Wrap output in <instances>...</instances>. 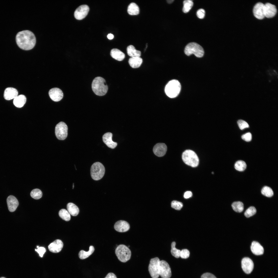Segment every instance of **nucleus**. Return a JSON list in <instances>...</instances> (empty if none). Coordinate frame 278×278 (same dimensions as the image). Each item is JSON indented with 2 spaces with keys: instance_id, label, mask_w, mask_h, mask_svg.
<instances>
[{
  "instance_id": "46",
  "label": "nucleus",
  "mask_w": 278,
  "mask_h": 278,
  "mask_svg": "<svg viewBox=\"0 0 278 278\" xmlns=\"http://www.w3.org/2000/svg\"><path fill=\"white\" fill-rule=\"evenodd\" d=\"M105 278H117L116 275L112 273H108Z\"/></svg>"
},
{
  "instance_id": "41",
  "label": "nucleus",
  "mask_w": 278,
  "mask_h": 278,
  "mask_svg": "<svg viewBox=\"0 0 278 278\" xmlns=\"http://www.w3.org/2000/svg\"><path fill=\"white\" fill-rule=\"evenodd\" d=\"M241 138L246 141H250L252 139L251 134L250 132L247 133L242 135L241 136Z\"/></svg>"
},
{
  "instance_id": "3",
  "label": "nucleus",
  "mask_w": 278,
  "mask_h": 278,
  "mask_svg": "<svg viewBox=\"0 0 278 278\" xmlns=\"http://www.w3.org/2000/svg\"><path fill=\"white\" fill-rule=\"evenodd\" d=\"M181 89V85L179 82L176 80L170 81L166 84L165 88V92L169 97L173 98L177 97L179 94Z\"/></svg>"
},
{
  "instance_id": "37",
  "label": "nucleus",
  "mask_w": 278,
  "mask_h": 278,
  "mask_svg": "<svg viewBox=\"0 0 278 278\" xmlns=\"http://www.w3.org/2000/svg\"><path fill=\"white\" fill-rule=\"evenodd\" d=\"M256 210L255 207L251 206L248 208L244 213V215L247 218H249L254 215L256 213Z\"/></svg>"
},
{
  "instance_id": "1",
  "label": "nucleus",
  "mask_w": 278,
  "mask_h": 278,
  "mask_svg": "<svg viewBox=\"0 0 278 278\" xmlns=\"http://www.w3.org/2000/svg\"><path fill=\"white\" fill-rule=\"evenodd\" d=\"M17 45L21 49L29 50L35 46L36 40L33 33L28 30H25L18 32L16 37Z\"/></svg>"
},
{
  "instance_id": "34",
  "label": "nucleus",
  "mask_w": 278,
  "mask_h": 278,
  "mask_svg": "<svg viewBox=\"0 0 278 278\" xmlns=\"http://www.w3.org/2000/svg\"><path fill=\"white\" fill-rule=\"evenodd\" d=\"M261 193L263 195L268 197L272 196L274 193L272 189L268 186H265L261 190Z\"/></svg>"
},
{
  "instance_id": "32",
  "label": "nucleus",
  "mask_w": 278,
  "mask_h": 278,
  "mask_svg": "<svg viewBox=\"0 0 278 278\" xmlns=\"http://www.w3.org/2000/svg\"><path fill=\"white\" fill-rule=\"evenodd\" d=\"M59 215L61 218L66 221H68L71 219L70 213L65 209H62L60 210L59 212Z\"/></svg>"
},
{
  "instance_id": "29",
  "label": "nucleus",
  "mask_w": 278,
  "mask_h": 278,
  "mask_svg": "<svg viewBox=\"0 0 278 278\" xmlns=\"http://www.w3.org/2000/svg\"><path fill=\"white\" fill-rule=\"evenodd\" d=\"M94 248L92 246H90L89 251L86 252L83 250H81L79 254V256L80 259H85L88 257L94 252Z\"/></svg>"
},
{
  "instance_id": "40",
  "label": "nucleus",
  "mask_w": 278,
  "mask_h": 278,
  "mask_svg": "<svg viewBox=\"0 0 278 278\" xmlns=\"http://www.w3.org/2000/svg\"><path fill=\"white\" fill-rule=\"evenodd\" d=\"M190 252L186 249H184L181 251L180 257L182 258L186 259L189 256Z\"/></svg>"
},
{
  "instance_id": "44",
  "label": "nucleus",
  "mask_w": 278,
  "mask_h": 278,
  "mask_svg": "<svg viewBox=\"0 0 278 278\" xmlns=\"http://www.w3.org/2000/svg\"><path fill=\"white\" fill-rule=\"evenodd\" d=\"M201 278H216L213 274L209 273H206L203 274Z\"/></svg>"
},
{
  "instance_id": "18",
  "label": "nucleus",
  "mask_w": 278,
  "mask_h": 278,
  "mask_svg": "<svg viewBox=\"0 0 278 278\" xmlns=\"http://www.w3.org/2000/svg\"><path fill=\"white\" fill-rule=\"evenodd\" d=\"M115 229L120 232H124L127 231L130 229L129 223L126 221L120 220L117 221L114 225Z\"/></svg>"
},
{
  "instance_id": "43",
  "label": "nucleus",
  "mask_w": 278,
  "mask_h": 278,
  "mask_svg": "<svg viewBox=\"0 0 278 278\" xmlns=\"http://www.w3.org/2000/svg\"><path fill=\"white\" fill-rule=\"evenodd\" d=\"M36 251L39 254V255L41 257H42L43 255L46 252V249L43 247H39L37 249H35Z\"/></svg>"
},
{
  "instance_id": "33",
  "label": "nucleus",
  "mask_w": 278,
  "mask_h": 278,
  "mask_svg": "<svg viewBox=\"0 0 278 278\" xmlns=\"http://www.w3.org/2000/svg\"><path fill=\"white\" fill-rule=\"evenodd\" d=\"M183 11L184 13L188 12L192 7L193 3L192 0H186L184 1Z\"/></svg>"
},
{
  "instance_id": "35",
  "label": "nucleus",
  "mask_w": 278,
  "mask_h": 278,
  "mask_svg": "<svg viewBox=\"0 0 278 278\" xmlns=\"http://www.w3.org/2000/svg\"><path fill=\"white\" fill-rule=\"evenodd\" d=\"M42 192L38 189H33L30 193L31 197L36 199H38L42 197Z\"/></svg>"
},
{
  "instance_id": "19",
  "label": "nucleus",
  "mask_w": 278,
  "mask_h": 278,
  "mask_svg": "<svg viewBox=\"0 0 278 278\" xmlns=\"http://www.w3.org/2000/svg\"><path fill=\"white\" fill-rule=\"evenodd\" d=\"M63 246V244L62 241L59 239H57L48 246V248L50 251L56 253L61 251Z\"/></svg>"
},
{
  "instance_id": "45",
  "label": "nucleus",
  "mask_w": 278,
  "mask_h": 278,
  "mask_svg": "<svg viewBox=\"0 0 278 278\" xmlns=\"http://www.w3.org/2000/svg\"><path fill=\"white\" fill-rule=\"evenodd\" d=\"M192 195V193L190 191H187L185 192L184 196L185 198L187 199L191 197Z\"/></svg>"
},
{
  "instance_id": "31",
  "label": "nucleus",
  "mask_w": 278,
  "mask_h": 278,
  "mask_svg": "<svg viewBox=\"0 0 278 278\" xmlns=\"http://www.w3.org/2000/svg\"><path fill=\"white\" fill-rule=\"evenodd\" d=\"M246 164L244 161L238 160L234 164V168L237 170L240 171H244L246 168Z\"/></svg>"
},
{
  "instance_id": "11",
  "label": "nucleus",
  "mask_w": 278,
  "mask_h": 278,
  "mask_svg": "<svg viewBox=\"0 0 278 278\" xmlns=\"http://www.w3.org/2000/svg\"><path fill=\"white\" fill-rule=\"evenodd\" d=\"M89 8L86 5L80 6L75 11L74 15L75 18L78 20H81L84 18L88 14Z\"/></svg>"
},
{
  "instance_id": "42",
  "label": "nucleus",
  "mask_w": 278,
  "mask_h": 278,
  "mask_svg": "<svg viewBox=\"0 0 278 278\" xmlns=\"http://www.w3.org/2000/svg\"><path fill=\"white\" fill-rule=\"evenodd\" d=\"M205 12L203 9L198 10L196 14L197 17L199 19H202L205 16Z\"/></svg>"
},
{
  "instance_id": "9",
  "label": "nucleus",
  "mask_w": 278,
  "mask_h": 278,
  "mask_svg": "<svg viewBox=\"0 0 278 278\" xmlns=\"http://www.w3.org/2000/svg\"><path fill=\"white\" fill-rule=\"evenodd\" d=\"M68 127L66 124L60 122L56 126L55 134L57 138L60 140H64L67 137L68 134Z\"/></svg>"
},
{
  "instance_id": "2",
  "label": "nucleus",
  "mask_w": 278,
  "mask_h": 278,
  "mask_svg": "<svg viewBox=\"0 0 278 278\" xmlns=\"http://www.w3.org/2000/svg\"><path fill=\"white\" fill-rule=\"evenodd\" d=\"M92 88L95 94L102 96L107 93L108 87L104 79L101 77H97L92 81Z\"/></svg>"
},
{
  "instance_id": "8",
  "label": "nucleus",
  "mask_w": 278,
  "mask_h": 278,
  "mask_svg": "<svg viewBox=\"0 0 278 278\" xmlns=\"http://www.w3.org/2000/svg\"><path fill=\"white\" fill-rule=\"evenodd\" d=\"M160 259L158 257L151 259L148 267L150 274L152 278H158L159 275Z\"/></svg>"
},
{
  "instance_id": "24",
  "label": "nucleus",
  "mask_w": 278,
  "mask_h": 278,
  "mask_svg": "<svg viewBox=\"0 0 278 278\" xmlns=\"http://www.w3.org/2000/svg\"><path fill=\"white\" fill-rule=\"evenodd\" d=\"M26 101V98L23 95H18L13 100V103L14 106L18 108H21L23 106Z\"/></svg>"
},
{
  "instance_id": "22",
  "label": "nucleus",
  "mask_w": 278,
  "mask_h": 278,
  "mask_svg": "<svg viewBox=\"0 0 278 278\" xmlns=\"http://www.w3.org/2000/svg\"><path fill=\"white\" fill-rule=\"evenodd\" d=\"M251 250L254 254L260 255L263 254L264 252V249L260 244L257 241H253L251 246Z\"/></svg>"
},
{
  "instance_id": "7",
  "label": "nucleus",
  "mask_w": 278,
  "mask_h": 278,
  "mask_svg": "<svg viewBox=\"0 0 278 278\" xmlns=\"http://www.w3.org/2000/svg\"><path fill=\"white\" fill-rule=\"evenodd\" d=\"M105 172V168L100 162H95L91 166V175L92 178L94 180H98L101 179L103 176Z\"/></svg>"
},
{
  "instance_id": "16",
  "label": "nucleus",
  "mask_w": 278,
  "mask_h": 278,
  "mask_svg": "<svg viewBox=\"0 0 278 278\" xmlns=\"http://www.w3.org/2000/svg\"><path fill=\"white\" fill-rule=\"evenodd\" d=\"M167 149V146L165 144L159 143L154 145L153 151L155 155L159 157H161L165 154Z\"/></svg>"
},
{
  "instance_id": "30",
  "label": "nucleus",
  "mask_w": 278,
  "mask_h": 278,
  "mask_svg": "<svg viewBox=\"0 0 278 278\" xmlns=\"http://www.w3.org/2000/svg\"><path fill=\"white\" fill-rule=\"evenodd\" d=\"M232 206L233 210L237 212H241L244 208L243 203L240 201L234 202L232 204Z\"/></svg>"
},
{
  "instance_id": "27",
  "label": "nucleus",
  "mask_w": 278,
  "mask_h": 278,
  "mask_svg": "<svg viewBox=\"0 0 278 278\" xmlns=\"http://www.w3.org/2000/svg\"><path fill=\"white\" fill-rule=\"evenodd\" d=\"M127 54L131 57H140L141 53L140 51L136 50L132 45H129L127 48Z\"/></svg>"
},
{
  "instance_id": "49",
  "label": "nucleus",
  "mask_w": 278,
  "mask_h": 278,
  "mask_svg": "<svg viewBox=\"0 0 278 278\" xmlns=\"http://www.w3.org/2000/svg\"><path fill=\"white\" fill-rule=\"evenodd\" d=\"M73 188H74V183L73 184Z\"/></svg>"
},
{
  "instance_id": "26",
  "label": "nucleus",
  "mask_w": 278,
  "mask_h": 278,
  "mask_svg": "<svg viewBox=\"0 0 278 278\" xmlns=\"http://www.w3.org/2000/svg\"><path fill=\"white\" fill-rule=\"evenodd\" d=\"M127 11L128 14L130 15H137L140 13L139 8L136 4L132 2L128 6Z\"/></svg>"
},
{
  "instance_id": "39",
  "label": "nucleus",
  "mask_w": 278,
  "mask_h": 278,
  "mask_svg": "<svg viewBox=\"0 0 278 278\" xmlns=\"http://www.w3.org/2000/svg\"><path fill=\"white\" fill-rule=\"evenodd\" d=\"M237 123L239 128L241 130L249 127V125L246 121L242 120H239L237 121Z\"/></svg>"
},
{
  "instance_id": "4",
  "label": "nucleus",
  "mask_w": 278,
  "mask_h": 278,
  "mask_svg": "<svg viewBox=\"0 0 278 278\" xmlns=\"http://www.w3.org/2000/svg\"><path fill=\"white\" fill-rule=\"evenodd\" d=\"M182 157L186 164L192 167H196L199 164L198 158L196 153L192 150H185L182 154Z\"/></svg>"
},
{
  "instance_id": "15",
  "label": "nucleus",
  "mask_w": 278,
  "mask_h": 278,
  "mask_svg": "<svg viewBox=\"0 0 278 278\" xmlns=\"http://www.w3.org/2000/svg\"><path fill=\"white\" fill-rule=\"evenodd\" d=\"M49 94L50 98L53 101L57 102L60 100L63 96L62 91L58 88H54L50 89Z\"/></svg>"
},
{
  "instance_id": "50",
  "label": "nucleus",
  "mask_w": 278,
  "mask_h": 278,
  "mask_svg": "<svg viewBox=\"0 0 278 278\" xmlns=\"http://www.w3.org/2000/svg\"><path fill=\"white\" fill-rule=\"evenodd\" d=\"M0 278H5V277H0Z\"/></svg>"
},
{
  "instance_id": "21",
  "label": "nucleus",
  "mask_w": 278,
  "mask_h": 278,
  "mask_svg": "<svg viewBox=\"0 0 278 278\" xmlns=\"http://www.w3.org/2000/svg\"><path fill=\"white\" fill-rule=\"evenodd\" d=\"M18 92L17 90L14 88L8 87L5 90L4 97L7 100H10L14 99L18 95Z\"/></svg>"
},
{
  "instance_id": "38",
  "label": "nucleus",
  "mask_w": 278,
  "mask_h": 278,
  "mask_svg": "<svg viewBox=\"0 0 278 278\" xmlns=\"http://www.w3.org/2000/svg\"><path fill=\"white\" fill-rule=\"evenodd\" d=\"M171 207L177 210H180L183 206V203L179 201L174 200L171 203Z\"/></svg>"
},
{
  "instance_id": "25",
  "label": "nucleus",
  "mask_w": 278,
  "mask_h": 278,
  "mask_svg": "<svg viewBox=\"0 0 278 278\" xmlns=\"http://www.w3.org/2000/svg\"><path fill=\"white\" fill-rule=\"evenodd\" d=\"M143 62V59L140 57H131L128 60L130 66L132 68H136L139 67Z\"/></svg>"
},
{
  "instance_id": "14",
  "label": "nucleus",
  "mask_w": 278,
  "mask_h": 278,
  "mask_svg": "<svg viewBox=\"0 0 278 278\" xmlns=\"http://www.w3.org/2000/svg\"><path fill=\"white\" fill-rule=\"evenodd\" d=\"M264 4L261 2H259L256 3L253 8V12L254 15L258 19L262 20L265 17Z\"/></svg>"
},
{
  "instance_id": "13",
  "label": "nucleus",
  "mask_w": 278,
  "mask_h": 278,
  "mask_svg": "<svg viewBox=\"0 0 278 278\" xmlns=\"http://www.w3.org/2000/svg\"><path fill=\"white\" fill-rule=\"evenodd\" d=\"M241 267L243 270L246 274H249L253 271L254 264L252 260L248 257H245L241 261Z\"/></svg>"
},
{
  "instance_id": "36",
  "label": "nucleus",
  "mask_w": 278,
  "mask_h": 278,
  "mask_svg": "<svg viewBox=\"0 0 278 278\" xmlns=\"http://www.w3.org/2000/svg\"><path fill=\"white\" fill-rule=\"evenodd\" d=\"M176 242L174 241L171 244V253L173 256L176 258H179L180 257L181 250L177 249L175 247Z\"/></svg>"
},
{
  "instance_id": "5",
  "label": "nucleus",
  "mask_w": 278,
  "mask_h": 278,
  "mask_svg": "<svg viewBox=\"0 0 278 278\" xmlns=\"http://www.w3.org/2000/svg\"><path fill=\"white\" fill-rule=\"evenodd\" d=\"M184 52L187 56L194 54L196 57L199 58L202 57L204 53L203 48L198 44L194 42L189 43L186 46Z\"/></svg>"
},
{
  "instance_id": "17",
  "label": "nucleus",
  "mask_w": 278,
  "mask_h": 278,
  "mask_svg": "<svg viewBox=\"0 0 278 278\" xmlns=\"http://www.w3.org/2000/svg\"><path fill=\"white\" fill-rule=\"evenodd\" d=\"M6 201L9 211L11 212H14L19 204L17 199L15 196L11 195L7 197Z\"/></svg>"
},
{
  "instance_id": "20",
  "label": "nucleus",
  "mask_w": 278,
  "mask_h": 278,
  "mask_svg": "<svg viewBox=\"0 0 278 278\" xmlns=\"http://www.w3.org/2000/svg\"><path fill=\"white\" fill-rule=\"evenodd\" d=\"M112 134L110 132L104 134L102 137L103 141L108 147L112 149L115 148L117 145V143L112 140Z\"/></svg>"
},
{
  "instance_id": "6",
  "label": "nucleus",
  "mask_w": 278,
  "mask_h": 278,
  "mask_svg": "<svg viewBox=\"0 0 278 278\" xmlns=\"http://www.w3.org/2000/svg\"><path fill=\"white\" fill-rule=\"evenodd\" d=\"M115 253L119 260L124 263L130 259L131 254L130 249L124 245H118L115 249Z\"/></svg>"
},
{
  "instance_id": "47",
  "label": "nucleus",
  "mask_w": 278,
  "mask_h": 278,
  "mask_svg": "<svg viewBox=\"0 0 278 278\" xmlns=\"http://www.w3.org/2000/svg\"><path fill=\"white\" fill-rule=\"evenodd\" d=\"M107 37L109 39H112L114 38V36L113 34L110 33L107 35Z\"/></svg>"
},
{
  "instance_id": "48",
  "label": "nucleus",
  "mask_w": 278,
  "mask_h": 278,
  "mask_svg": "<svg viewBox=\"0 0 278 278\" xmlns=\"http://www.w3.org/2000/svg\"><path fill=\"white\" fill-rule=\"evenodd\" d=\"M173 1V0H168L167 1V3L169 4H171L172 3Z\"/></svg>"
},
{
  "instance_id": "12",
  "label": "nucleus",
  "mask_w": 278,
  "mask_h": 278,
  "mask_svg": "<svg viewBox=\"0 0 278 278\" xmlns=\"http://www.w3.org/2000/svg\"><path fill=\"white\" fill-rule=\"evenodd\" d=\"M277 11V10L275 5L269 3L264 4V14L265 17L267 18H273L276 15Z\"/></svg>"
},
{
  "instance_id": "23",
  "label": "nucleus",
  "mask_w": 278,
  "mask_h": 278,
  "mask_svg": "<svg viewBox=\"0 0 278 278\" xmlns=\"http://www.w3.org/2000/svg\"><path fill=\"white\" fill-rule=\"evenodd\" d=\"M111 56L115 59L119 61L123 60L125 57V54L117 49H112L110 52Z\"/></svg>"
},
{
  "instance_id": "28",
  "label": "nucleus",
  "mask_w": 278,
  "mask_h": 278,
  "mask_svg": "<svg viewBox=\"0 0 278 278\" xmlns=\"http://www.w3.org/2000/svg\"><path fill=\"white\" fill-rule=\"evenodd\" d=\"M68 212L73 216H76L79 213V209L75 204L72 203H68L67 205Z\"/></svg>"
},
{
  "instance_id": "10",
  "label": "nucleus",
  "mask_w": 278,
  "mask_h": 278,
  "mask_svg": "<svg viewBox=\"0 0 278 278\" xmlns=\"http://www.w3.org/2000/svg\"><path fill=\"white\" fill-rule=\"evenodd\" d=\"M159 275L162 278H170L171 276L170 267L168 264L165 260L160 261Z\"/></svg>"
},
{
  "instance_id": "51",
  "label": "nucleus",
  "mask_w": 278,
  "mask_h": 278,
  "mask_svg": "<svg viewBox=\"0 0 278 278\" xmlns=\"http://www.w3.org/2000/svg\"><path fill=\"white\" fill-rule=\"evenodd\" d=\"M39 247V246H37V248H38Z\"/></svg>"
}]
</instances>
